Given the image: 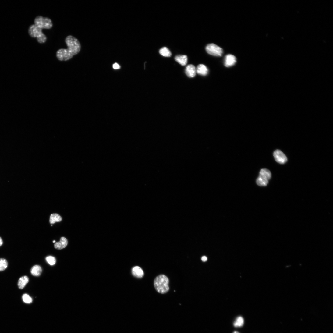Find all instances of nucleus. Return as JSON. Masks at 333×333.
I'll list each match as a JSON object with an SVG mask.
<instances>
[{
	"label": "nucleus",
	"mask_w": 333,
	"mask_h": 333,
	"mask_svg": "<svg viewBox=\"0 0 333 333\" xmlns=\"http://www.w3.org/2000/svg\"><path fill=\"white\" fill-rule=\"evenodd\" d=\"M236 61V57L231 54L228 55L224 59V65L227 67H232L235 64Z\"/></svg>",
	"instance_id": "8"
},
{
	"label": "nucleus",
	"mask_w": 333,
	"mask_h": 333,
	"mask_svg": "<svg viewBox=\"0 0 333 333\" xmlns=\"http://www.w3.org/2000/svg\"><path fill=\"white\" fill-rule=\"evenodd\" d=\"M201 260L204 262H206L207 260V258L206 256H203L201 258Z\"/></svg>",
	"instance_id": "23"
},
{
	"label": "nucleus",
	"mask_w": 333,
	"mask_h": 333,
	"mask_svg": "<svg viewBox=\"0 0 333 333\" xmlns=\"http://www.w3.org/2000/svg\"><path fill=\"white\" fill-rule=\"evenodd\" d=\"M29 282V278L27 276H24L21 277L18 282V285L19 289H23Z\"/></svg>",
	"instance_id": "12"
},
{
	"label": "nucleus",
	"mask_w": 333,
	"mask_h": 333,
	"mask_svg": "<svg viewBox=\"0 0 333 333\" xmlns=\"http://www.w3.org/2000/svg\"><path fill=\"white\" fill-rule=\"evenodd\" d=\"M176 61L182 66L186 65L188 62V58L185 55H179L176 56L175 58Z\"/></svg>",
	"instance_id": "14"
},
{
	"label": "nucleus",
	"mask_w": 333,
	"mask_h": 333,
	"mask_svg": "<svg viewBox=\"0 0 333 333\" xmlns=\"http://www.w3.org/2000/svg\"><path fill=\"white\" fill-rule=\"evenodd\" d=\"M271 177V173L269 170L266 168L262 169L260 172L259 176L257 179V184L260 186H267Z\"/></svg>",
	"instance_id": "5"
},
{
	"label": "nucleus",
	"mask_w": 333,
	"mask_h": 333,
	"mask_svg": "<svg viewBox=\"0 0 333 333\" xmlns=\"http://www.w3.org/2000/svg\"><path fill=\"white\" fill-rule=\"evenodd\" d=\"M46 260L47 263L51 266L55 265L56 262L55 258L52 256H48L46 258Z\"/></svg>",
	"instance_id": "20"
},
{
	"label": "nucleus",
	"mask_w": 333,
	"mask_h": 333,
	"mask_svg": "<svg viewBox=\"0 0 333 333\" xmlns=\"http://www.w3.org/2000/svg\"><path fill=\"white\" fill-rule=\"evenodd\" d=\"M8 266L7 261L4 259H0V271H3L7 268Z\"/></svg>",
	"instance_id": "19"
},
{
	"label": "nucleus",
	"mask_w": 333,
	"mask_h": 333,
	"mask_svg": "<svg viewBox=\"0 0 333 333\" xmlns=\"http://www.w3.org/2000/svg\"><path fill=\"white\" fill-rule=\"evenodd\" d=\"M68 242L67 239L64 237H62L59 242L55 243V247L58 250H61L66 247L67 245Z\"/></svg>",
	"instance_id": "10"
},
{
	"label": "nucleus",
	"mask_w": 333,
	"mask_h": 333,
	"mask_svg": "<svg viewBox=\"0 0 333 333\" xmlns=\"http://www.w3.org/2000/svg\"><path fill=\"white\" fill-rule=\"evenodd\" d=\"M42 272L41 267L39 265L34 266L31 270V274L34 276H38L41 275Z\"/></svg>",
	"instance_id": "16"
},
{
	"label": "nucleus",
	"mask_w": 333,
	"mask_h": 333,
	"mask_svg": "<svg viewBox=\"0 0 333 333\" xmlns=\"http://www.w3.org/2000/svg\"><path fill=\"white\" fill-rule=\"evenodd\" d=\"M159 53L161 55L165 57H169L172 55L170 51L166 47L161 48L159 51Z\"/></svg>",
	"instance_id": "18"
},
{
	"label": "nucleus",
	"mask_w": 333,
	"mask_h": 333,
	"mask_svg": "<svg viewBox=\"0 0 333 333\" xmlns=\"http://www.w3.org/2000/svg\"><path fill=\"white\" fill-rule=\"evenodd\" d=\"M132 273L134 276L139 278H142L144 274L143 270L138 266L135 267L132 269Z\"/></svg>",
	"instance_id": "13"
},
{
	"label": "nucleus",
	"mask_w": 333,
	"mask_h": 333,
	"mask_svg": "<svg viewBox=\"0 0 333 333\" xmlns=\"http://www.w3.org/2000/svg\"><path fill=\"white\" fill-rule=\"evenodd\" d=\"M3 244V241L2 239L0 237V246H1Z\"/></svg>",
	"instance_id": "24"
},
{
	"label": "nucleus",
	"mask_w": 333,
	"mask_h": 333,
	"mask_svg": "<svg viewBox=\"0 0 333 333\" xmlns=\"http://www.w3.org/2000/svg\"><path fill=\"white\" fill-rule=\"evenodd\" d=\"M62 219V217L58 214H54L51 215L49 222L51 224H53L57 222H61Z\"/></svg>",
	"instance_id": "15"
},
{
	"label": "nucleus",
	"mask_w": 333,
	"mask_h": 333,
	"mask_svg": "<svg viewBox=\"0 0 333 333\" xmlns=\"http://www.w3.org/2000/svg\"><path fill=\"white\" fill-rule=\"evenodd\" d=\"M244 323L243 318L241 316H239L236 319L233 323V325L236 328L241 327L243 325Z\"/></svg>",
	"instance_id": "17"
},
{
	"label": "nucleus",
	"mask_w": 333,
	"mask_h": 333,
	"mask_svg": "<svg viewBox=\"0 0 333 333\" xmlns=\"http://www.w3.org/2000/svg\"><path fill=\"white\" fill-rule=\"evenodd\" d=\"M51 226H53V225H51Z\"/></svg>",
	"instance_id": "27"
},
{
	"label": "nucleus",
	"mask_w": 333,
	"mask_h": 333,
	"mask_svg": "<svg viewBox=\"0 0 333 333\" xmlns=\"http://www.w3.org/2000/svg\"><path fill=\"white\" fill-rule=\"evenodd\" d=\"M273 156L276 161L278 163L283 164L288 161L287 157L284 154L279 150H276L273 153Z\"/></svg>",
	"instance_id": "7"
},
{
	"label": "nucleus",
	"mask_w": 333,
	"mask_h": 333,
	"mask_svg": "<svg viewBox=\"0 0 333 333\" xmlns=\"http://www.w3.org/2000/svg\"><path fill=\"white\" fill-rule=\"evenodd\" d=\"M169 280L164 275L157 276L154 281V286L156 291L159 293L165 294L169 290Z\"/></svg>",
	"instance_id": "2"
},
{
	"label": "nucleus",
	"mask_w": 333,
	"mask_h": 333,
	"mask_svg": "<svg viewBox=\"0 0 333 333\" xmlns=\"http://www.w3.org/2000/svg\"><path fill=\"white\" fill-rule=\"evenodd\" d=\"M35 25L41 29H50L53 27V24L51 20L48 17H44L41 16H38L34 20Z\"/></svg>",
	"instance_id": "4"
},
{
	"label": "nucleus",
	"mask_w": 333,
	"mask_h": 333,
	"mask_svg": "<svg viewBox=\"0 0 333 333\" xmlns=\"http://www.w3.org/2000/svg\"><path fill=\"white\" fill-rule=\"evenodd\" d=\"M206 49L208 54L214 56H221L223 53L222 49L214 44H208L206 46Z\"/></svg>",
	"instance_id": "6"
},
{
	"label": "nucleus",
	"mask_w": 333,
	"mask_h": 333,
	"mask_svg": "<svg viewBox=\"0 0 333 333\" xmlns=\"http://www.w3.org/2000/svg\"><path fill=\"white\" fill-rule=\"evenodd\" d=\"M67 49H64L65 52L71 59L74 55L78 54L81 49V45L79 40L72 36H67L65 39Z\"/></svg>",
	"instance_id": "1"
},
{
	"label": "nucleus",
	"mask_w": 333,
	"mask_h": 333,
	"mask_svg": "<svg viewBox=\"0 0 333 333\" xmlns=\"http://www.w3.org/2000/svg\"><path fill=\"white\" fill-rule=\"evenodd\" d=\"M185 73L188 77L194 78L196 75V68L193 65H189L186 68Z\"/></svg>",
	"instance_id": "9"
},
{
	"label": "nucleus",
	"mask_w": 333,
	"mask_h": 333,
	"mask_svg": "<svg viewBox=\"0 0 333 333\" xmlns=\"http://www.w3.org/2000/svg\"><path fill=\"white\" fill-rule=\"evenodd\" d=\"M55 242H56V241L55 240H54V241H53V243H55Z\"/></svg>",
	"instance_id": "26"
},
{
	"label": "nucleus",
	"mask_w": 333,
	"mask_h": 333,
	"mask_svg": "<svg viewBox=\"0 0 333 333\" xmlns=\"http://www.w3.org/2000/svg\"><path fill=\"white\" fill-rule=\"evenodd\" d=\"M29 33L32 37H37L38 42L41 44L46 42L47 37L42 32V30L37 27L35 24L32 25L29 29Z\"/></svg>",
	"instance_id": "3"
},
{
	"label": "nucleus",
	"mask_w": 333,
	"mask_h": 333,
	"mask_svg": "<svg viewBox=\"0 0 333 333\" xmlns=\"http://www.w3.org/2000/svg\"><path fill=\"white\" fill-rule=\"evenodd\" d=\"M22 299L23 301L27 303H30L33 301L32 298L29 295L27 294H24L23 295Z\"/></svg>",
	"instance_id": "21"
},
{
	"label": "nucleus",
	"mask_w": 333,
	"mask_h": 333,
	"mask_svg": "<svg viewBox=\"0 0 333 333\" xmlns=\"http://www.w3.org/2000/svg\"><path fill=\"white\" fill-rule=\"evenodd\" d=\"M196 70L197 73L203 76H206L208 73V68L203 64L198 65L196 68Z\"/></svg>",
	"instance_id": "11"
},
{
	"label": "nucleus",
	"mask_w": 333,
	"mask_h": 333,
	"mask_svg": "<svg viewBox=\"0 0 333 333\" xmlns=\"http://www.w3.org/2000/svg\"><path fill=\"white\" fill-rule=\"evenodd\" d=\"M233 333H240L239 332L237 331H235Z\"/></svg>",
	"instance_id": "25"
},
{
	"label": "nucleus",
	"mask_w": 333,
	"mask_h": 333,
	"mask_svg": "<svg viewBox=\"0 0 333 333\" xmlns=\"http://www.w3.org/2000/svg\"><path fill=\"white\" fill-rule=\"evenodd\" d=\"M113 68L115 69H118L120 68V66L119 64L116 63L114 64L113 66Z\"/></svg>",
	"instance_id": "22"
}]
</instances>
